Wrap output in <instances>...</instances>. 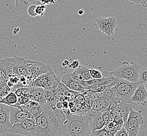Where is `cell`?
<instances>
[{
  "instance_id": "cell-4",
  "label": "cell",
  "mask_w": 147,
  "mask_h": 136,
  "mask_svg": "<svg viewBox=\"0 0 147 136\" xmlns=\"http://www.w3.org/2000/svg\"><path fill=\"white\" fill-rule=\"evenodd\" d=\"M140 84L139 82H131L125 80L117 78V81L114 88L115 92L113 97L118 102L122 100H130L137 86Z\"/></svg>"
},
{
  "instance_id": "cell-37",
  "label": "cell",
  "mask_w": 147,
  "mask_h": 136,
  "mask_svg": "<svg viewBox=\"0 0 147 136\" xmlns=\"http://www.w3.org/2000/svg\"><path fill=\"white\" fill-rule=\"evenodd\" d=\"M79 67V61L77 60H75L73 61L72 63L68 65V68L76 70Z\"/></svg>"
},
{
  "instance_id": "cell-10",
  "label": "cell",
  "mask_w": 147,
  "mask_h": 136,
  "mask_svg": "<svg viewBox=\"0 0 147 136\" xmlns=\"http://www.w3.org/2000/svg\"><path fill=\"white\" fill-rule=\"evenodd\" d=\"M138 105V104L132 102L131 99L122 100L116 105L113 103L111 107L110 111H113L118 116L122 117L125 122L127 120L130 111L134 109Z\"/></svg>"
},
{
  "instance_id": "cell-26",
  "label": "cell",
  "mask_w": 147,
  "mask_h": 136,
  "mask_svg": "<svg viewBox=\"0 0 147 136\" xmlns=\"http://www.w3.org/2000/svg\"><path fill=\"white\" fill-rule=\"evenodd\" d=\"M139 83L145 84L147 83V68H140L139 74Z\"/></svg>"
},
{
  "instance_id": "cell-13",
  "label": "cell",
  "mask_w": 147,
  "mask_h": 136,
  "mask_svg": "<svg viewBox=\"0 0 147 136\" xmlns=\"http://www.w3.org/2000/svg\"><path fill=\"white\" fill-rule=\"evenodd\" d=\"M113 103L112 101H108L105 99L96 100L92 103L90 109L87 112V114L92 118L98 115H101L105 111L110 110Z\"/></svg>"
},
{
  "instance_id": "cell-46",
  "label": "cell",
  "mask_w": 147,
  "mask_h": 136,
  "mask_svg": "<svg viewBox=\"0 0 147 136\" xmlns=\"http://www.w3.org/2000/svg\"><path fill=\"white\" fill-rule=\"evenodd\" d=\"M20 136H21V135H20Z\"/></svg>"
},
{
  "instance_id": "cell-8",
  "label": "cell",
  "mask_w": 147,
  "mask_h": 136,
  "mask_svg": "<svg viewBox=\"0 0 147 136\" xmlns=\"http://www.w3.org/2000/svg\"><path fill=\"white\" fill-rule=\"evenodd\" d=\"M9 109L11 126L20 123L26 119L34 118L25 105L9 106Z\"/></svg>"
},
{
  "instance_id": "cell-17",
  "label": "cell",
  "mask_w": 147,
  "mask_h": 136,
  "mask_svg": "<svg viewBox=\"0 0 147 136\" xmlns=\"http://www.w3.org/2000/svg\"><path fill=\"white\" fill-rule=\"evenodd\" d=\"M147 99V91L144 86V84H140L136 88L131 101L140 105L146 102Z\"/></svg>"
},
{
  "instance_id": "cell-24",
  "label": "cell",
  "mask_w": 147,
  "mask_h": 136,
  "mask_svg": "<svg viewBox=\"0 0 147 136\" xmlns=\"http://www.w3.org/2000/svg\"><path fill=\"white\" fill-rule=\"evenodd\" d=\"M74 72H75L78 74H80L85 81H89L92 79L90 73L89 69L86 67L79 66L78 68L74 71Z\"/></svg>"
},
{
  "instance_id": "cell-38",
  "label": "cell",
  "mask_w": 147,
  "mask_h": 136,
  "mask_svg": "<svg viewBox=\"0 0 147 136\" xmlns=\"http://www.w3.org/2000/svg\"><path fill=\"white\" fill-rule=\"evenodd\" d=\"M57 109H60V110L62 109L63 108V105L62 102H61V101H58V102H57Z\"/></svg>"
},
{
  "instance_id": "cell-28",
  "label": "cell",
  "mask_w": 147,
  "mask_h": 136,
  "mask_svg": "<svg viewBox=\"0 0 147 136\" xmlns=\"http://www.w3.org/2000/svg\"><path fill=\"white\" fill-rule=\"evenodd\" d=\"M29 112L31 113L32 116L34 118H36V117L39 116L43 112V106L40 105L36 108H30L28 109Z\"/></svg>"
},
{
  "instance_id": "cell-15",
  "label": "cell",
  "mask_w": 147,
  "mask_h": 136,
  "mask_svg": "<svg viewBox=\"0 0 147 136\" xmlns=\"http://www.w3.org/2000/svg\"><path fill=\"white\" fill-rule=\"evenodd\" d=\"M61 82L69 90L72 91L78 92L81 93H85L87 91L82 85H80L75 80L73 79V78L71 77V73L65 74L61 78Z\"/></svg>"
},
{
  "instance_id": "cell-36",
  "label": "cell",
  "mask_w": 147,
  "mask_h": 136,
  "mask_svg": "<svg viewBox=\"0 0 147 136\" xmlns=\"http://www.w3.org/2000/svg\"><path fill=\"white\" fill-rule=\"evenodd\" d=\"M126 3L128 5H135L142 4L144 0H125Z\"/></svg>"
},
{
  "instance_id": "cell-43",
  "label": "cell",
  "mask_w": 147,
  "mask_h": 136,
  "mask_svg": "<svg viewBox=\"0 0 147 136\" xmlns=\"http://www.w3.org/2000/svg\"><path fill=\"white\" fill-rule=\"evenodd\" d=\"M142 6L145 7V8H147V0H144V2L142 4Z\"/></svg>"
},
{
  "instance_id": "cell-34",
  "label": "cell",
  "mask_w": 147,
  "mask_h": 136,
  "mask_svg": "<svg viewBox=\"0 0 147 136\" xmlns=\"http://www.w3.org/2000/svg\"><path fill=\"white\" fill-rule=\"evenodd\" d=\"M114 122H115L116 124L121 128L123 127L124 125V122L123 119L122 117L119 116L117 115H116V116L114 119Z\"/></svg>"
},
{
  "instance_id": "cell-5",
  "label": "cell",
  "mask_w": 147,
  "mask_h": 136,
  "mask_svg": "<svg viewBox=\"0 0 147 136\" xmlns=\"http://www.w3.org/2000/svg\"><path fill=\"white\" fill-rule=\"evenodd\" d=\"M10 133L23 136H41L34 118H29L13 125Z\"/></svg>"
},
{
  "instance_id": "cell-6",
  "label": "cell",
  "mask_w": 147,
  "mask_h": 136,
  "mask_svg": "<svg viewBox=\"0 0 147 136\" xmlns=\"http://www.w3.org/2000/svg\"><path fill=\"white\" fill-rule=\"evenodd\" d=\"M144 123V117L141 111L131 109L129 114L127 121L124 122V127L129 136H137L140 125Z\"/></svg>"
},
{
  "instance_id": "cell-23",
  "label": "cell",
  "mask_w": 147,
  "mask_h": 136,
  "mask_svg": "<svg viewBox=\"0 0 147 136\" xmlns=\"http://www.w3.org/2000/svg\"><path fill=\"white\" fill-rule=\"evenodd\" d=\"M60 82H61V78L57 77L55 75L54 77L51 78V79L49 80L48 81L45 89L51 90L55 93Z\"/></svg>"
},
{
  "instance_id": "cell-2",
  "label": "cell",
  "mask_w": 147,
  "mask_h": 136,
  "mask_svg": "<svg viewBox=\"0 0 147 136\" xmlns=\"http://www.w3.org/2000/svg\"><path fill=\"white\" fill-rule=\"evenodd\" d=\"M92 118L87 114H70L67 118L66 129L71 136H90V122Z\"/></svg>"
},
{
  "instance_id": "cell-7",
  "label": "cell",
  "mask_w": 147,
  "mask_h": 136,
  "mask_svg": "<svg viewBox=\"0 0 147 136\" xmlns=\"http://www.w3.org/2000/svg\"><path fill=\"white\" fill-rule=\"evenodd\" d=\"M119 17H99L94 19V26L97 29L106 34L109 41L111 35H114V31L117 26V18Z\"/></svg>"
},
{
  "instance_id": "cell-42",
  "label": "cell",
  "mask_w": 147,
  "mask_h": 136,
  "mask_svg": "<svg viewBox=\"0 0 147 136\" xmlns=\"http://www.w3.org/2000/svg\"><path fill=\"white\" fill-rule=\"evenodd\" d=\"M69 65V61H68V60H64V61L62 65L63 67H64V66H66V65Z\"/></svg>"
},
{
  "instance_id": "cell-9",
  "label": "cell",
  "mask_w": 147,
  "mask_h": 136,
  "mask_svg": "<svg viewBox=\"0 0 147 136\" xmlns=\"http://www.w3.org/2000/svg\"><path fill=\"white\" fill-rule=\"evenodd\" d=\"M26 71L27 73V77H29L33 81L42 74L53 71L49 65H45L40 61L33 60L30 61L26 68Z\"/></svg>"
},
{
  "instance_id": "cell-30",
  "label": "cell",
  "mask_w": 147,
  "mask_h": 136,
  "mask_svg": "<svg viewBox=\"0 0 147 136\" xmlns=\"http://www.w3.org/2000/svg\"><path fill=\"white\" fill-rule=\"evenodd\" d=\"M110 110L105 111L104 112L101 114L102 119L105 122V126H107L110 122Z\"/></svg>"
},
{
  "instance_id": "cell-27",
  "label": "cell",
  "mask_w": 147,
  "mask_h": 136,
  "mask_svg": "<svg viewBox=\"0 0 147 136\" xmlns=\"http://www.w3.org/2000/svg\"><path fill=\"white\" fill-rule=\"evenodd\" d=\"M90 136H112L111 135L107 126H105V128L100 130L96 131H92Z\"/></svg>"
},
{
  "instance_id": "cell-39",
  "label": "cell",
  "mask_w": 147,
  "mask_h": 136,
  "mask_svg": "<svg viewBox=\"0 0 147 136\" xmlns=\"http://www.w3.org/2000/svg\"><path fill=\"white\" fill-rule=\"evenodd\" d=\"M106 88H107V86H100L96 91L97 92H102L105 91V89Z\"/></svg>"
},
{
  "instance_id": "cell-1",
  "label": "cell",
  "mask_w": 147,
  "mask_h": 136,
  "mask_svg": "<svg viewBox=\"0 0 147 136\" xmlns=\"http://www.w3.org/2000/svg\"><path fill=\"white\" fill-rule=\"evenodd\" d=\"M57 102L46 103L43 106V112L52 125L56 136H71L66 129L67 117L62 110L57 108Z\"/></svg>"
},
{
  "instance_id": "cell-22",
  "label": "cell",
  "mask_w": 147,
  "mask_h": 136,
  "mask_svg": "<svg viewBox=\"0 0 147 136\" xmlns=\"http://www.w3.org/2000/svg\"><path fill=\"white\" fill-rule=\"evenodd\" d=\"M92 122L90 125L91 131H99L105 127V122L100 114L93 117V118H92Z\"/></svg>"
},
{
  "instance_id": "cell-11",
  "label": "cell",
  "mask_w": 147,
  "mask_h": 136,
  "mask_svg": "<svg viewBox=\"0 0 147 136\" xmlns=\"http://www.w3.org/2000/svg\"><path fill=\"white\" fill-rule=\"evenodd\" d=\"M35 121L41 136H56L52 125L43 112L35 118Z\"/></svg>"
},
{
  "instance_id": "cell-41",
  "label": "cell",
  "mask_w": 147,
  "mask_h": 136,
  "mask_svg": "<svg viewBox=\"0 0 147 136\" xmlns=\"http://www.w3.org/2000/svg\"><path fill=\"white\" fill-rule=\"evenodd\" d=\"M28 2L30 5L31 4H36L38 0H27Z\"/></svg>"
},
{
  "instance_id": "cell-19",
  "label": "cell",
  "mask_w": 147,
  "mask_h": 136,
  "mask_svg": "<svg viewBox=\"0 0 147 136\" xmlns=\"http://www.w3.org/2000/svg\"><path fill=\"white\" fill-rule=\"evenodd\" d=\"M30 4L27 0H15L14 13L17 16L23 15L27 10Z\"/></svg>"
},
{
  "instance_id": "cell-33",
  "label": "cell",
  "mask_w": 147,
  "mask_h": 136,
  "mask_svg": "<svg viewBox=\"0 0 147 136\" xmlns=\"http://www.w3.org/2000/svg\"><path fill=\"white\" fill-rule=\"evenodd\" d=\"M15 93L16 94L18 97H20L24 95L29 94L28 88H18L17 90L15 91Z\"/></svg>"
},
{
  "instance_id": "cell-20",
  "label": "cell",
  "mask_w": 147,
  "mask_h": 136,
  "mask_svg": "<svg viewBox=\"0 0 147 136\" xmlns=\"http://www.w3.org/2000/svg\"><path fill=\"white\" fill-rule=\"evenodd\" d=\"M9 81L8 74L4 64V60L0 59V88L7 85Z\"/></svg>"
},
{
  "instance_id": "cell-25",
  "label": "cell",
  "mask_w": 147,
  "mask_h": 136,
  "mask_svg": "<svg viewBox=\"0 0 147 136\" xmlns=\"http://www.w3.org/2000/svg\"><path fill=\"white\" fill-rule=\"evenodd\" d=\"M45 93V99L47 103H51L53 102L57 101V99L55 93L53 91L49 90L44 89Z\"/></svg>"
},
{
  "instance_id": "cell-12",
  "label": "cell",
  "mask_w": 147,
  "mask_h": 136,
  "mask_svg": "<svg viewBox=\"0 0 147 136\" xmlns=\"http://www.w3.org/2000/svg\"><path fill=\"white\" fill-rule=\"evenodd\" d=\"M11 126L9 106L0 104V134L9 133Z\"/></svg>"
},
{
  "instance_id": "cell-44",
  "label": "cell",
  "mask_w": 147,
  "mask_h": 136,
  "mask_svg": "<svg viewBox=\"0 0 147 136\" xmlns=\"http://www.w3.org/2000/svg\"><path fill=\"white\" fill-rule=\"evenodd\" d=\"M78 14H79L80 15H82L84 14V10H80L79 11H78Z\"/></svg>"
},
{
  "instance_id": "cell-3",
  "label": "cell",
  "mask_w": 147,
  "mask_h": 136,
  "mask_svg": "<svg viewBox=\"0 0 147 136\" xmlns=\"http://www.w3.org/2000/svg\"><path fill=\"white\" fill-rule=\"evenodd\" d=\"M142 67L135 62L129 64L124 61L122 65L110 72L113 77L125 80L131 82H137L139 81V74Z\"/></svg>"
},
{
  "instance_id": "cell-40",
  "label": "cell",
  "mask_w": 147,
  "mask_h": 136,
  "mask_svg": "<svg viewBox=\"0 0 147 136\" xmlns=\"http://www.w3.org/2000/svg\"><path fill=\"white\" fill-rule=\"evenodd\" d=\"M0 136H16L14 134L8 133H2L0 134Z\"/></svg>"
},
{
  "instance_id": "cell-18",
  "label": "cell",
  "mask_w": 147,
  "mask_h": 136,
  "mask_svg": "<svg viewBox=\"0 0 147 136\" xmlns=\"http://www.w3.org/2000/svg\"><path fill=\"white\" fill-rule=\"evenodd\" d=\"M55 75V74L54 73L53 71L42 74L37 78L36 79L34 80L31 83L30 87H39L45 89L48 81Z\"/></svg>"
},
{
  "instance_id": "cell-16",
  "label": "cell",
  "mask_w": 147,
  "mask_h": 136,
  "mask_svg": "<svg viewBox=\"0 0 147 136\" xmlns=\"http://www.w3.org/2000/svg\"><path fill=\"white\" fill-rule=\"evenodd\" d=\"M30 99L39 103L40 105H43L47 103L45 99V93L44 89L39 87H30L28 88Z\"/></svg>"
},
{
  "instance_id": "cell-45",
  "label": "cell",
  "mask_w": 147,
  "mask_h": 136,
  "mask_svg": "<svg viewBox=\"0 0 147 136\" xmlns=\"http://www.w3.org/2000/svg\"><path fill=\"white\" fill-rule=\"evenodd\" d=\"M144 86H145V88H146V90L147 91V83L144 84Z\"/></svg>"
},
{
  "instance_id": "cell-35",
  "label": "cell",
  "mask_w": 147,
  "mask_h": 136,
  "mask_svg": "<svg viewBox=\"0 0 147 136\" xmlns=\"http://www.w3.org/2000/svg\"><path fill=\"white\" fill-rule=\"evenodd\" d=\"M115 136H129L127 131L126 130L125 128L123 126V127L121 129V130L117 131L116 134L115 135Z\"/></svg>"
},
{
  "instance_id": "cell-31",
  "label": "cell",
  "mask_w": 147,
  "mask_h": 136,
  "mask_svg": "<svg viewBox=\"0 0 147 136\" xmlns=\"http://www.w3.org/2000/svg\"><path fill=\"white\" fill-rule=\"evenodd\" d=\"M37 6V5L36 4H31L29 6L27 11L30 16L32 17L37 16V14L36 13V9Z\"/></svg>"
},
{
  "instance_id": "cell-21",
  "label": "cell",
  "mask_w": 147,
  "mask_h": 136,
  "mask_svg": "<svg viewBox=\"0 0 147 136\" xmlns=\"http://www.w3.org/2000/svg\"><path fill=\"white\" fill-rule=\"evenodd\" d=\"M18 98L15 92H11L9 94L0 101V104H4L9 106L19 105L18 104Z\"/></svg>"
},
{
  "instance_id": "cell-14",
  "label": "cell",
  "mask_w": 147,
  "mask_h": 136,
  "mask_svg": "<svg viewBox=\"0 0 147 136\" xmlns=\"http://www.w3.org/2000/svg\"><path fill=\"white\" fill-rule=\"evenodd\" d=\"M11 58L13 64V75L18 77H27L26 68L28 65L30 60H25L22 57L12 55Z\"/></svg>"
},
{
  "instance_id": "cell-29",
  "label": "cell",
  "mask_w": 147,
  "mask_h": 136,
  "mask_svg": "<svg viewBox=\"0 0 147 136\" xmlns=\"http://www.w3.org/2000/svg\"><path fill=\"white\" fill-rule=\"evenodd\" d=\"M89 71H90L91 76L92 79H99L103 78L102 73L98 70L94 69H89Z\"/></svg>"
},
{
  "instance_id": "cell-32",
  "label": "cell",
  "mask_w": 147,
  "mask_h": 136,
  "mask_svg": "<svg viewBox=\"0 0 147 136\" xmlns=\"http://www.w3.org/2000/svg\"><path fill=\"white\" fill-rule=\"evenodd\" d=\"M47 8V6L45 5H37L36 9V13L37 14V16H42L45 13V9Z\"/></svg>"
}]
</instances>
